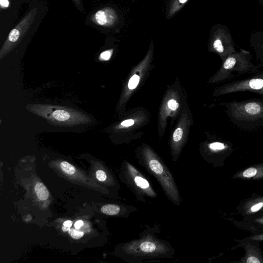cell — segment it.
<instances>
[{
    "label": "cell",
    "instance_id": "obj_1",
    "mask_svg": "<svg viewBox=\"0 0 263 263\" xmlns=\"http://www.w3.org/2000/svg\"><path fill=\"white\" fill-rule=\"evenodd\" d=\"M224 105L229 118L237 127L248 129L263 126V100H233Z\"/></svg>",
    "mask_w": 263,
    "mask_h": 263
},
{
    "label": "cell",
    "instance_id": "obj_2",
    "mask_svg": "<svg viewBox=\"0 0 263 263\" xmlns=\"http://www.w3.org/2000/svg\"><path fill=\"white\" fill-rule=\"evenodd\" d=\"M30 112L46 120L50 124L63 127H71L87 124L91 121L87 115L72 108L45 104H28Z\"/></svg>",
    "mask_w": 263,
    "mask_h": 263
},
{
    "label": "cell",
    "instance_id": "obj_3",
    "mask_svg": "<svg viewBox=\"0 0 263 263\" xmlns=\"http://www.w3.org/2000/svg\"><path fill=\"white\" fill-rule=\"evenodd\" d=\"M250 52L240 48L239 51L228 55L222 61L221 66L211 80L213 83L219 82L231 79L235 75L233 72L239 74L254 73L259 70L260 65H255L252 61Z\"/></svg>",
    "mask_w": 263,
    "mask_h": 263
},
{
    "label": "cell",
    "instance_id": "obj_4",
    "mask_svg": "<svg viewBox=\"0 0 263 263\" xmlns=\"http://www.w3.org/2000/svg\"><path fill=\"white\" fill-rule=\"evenodd\" d=\"M143 162L144 167L159 181L167 197L174 204L179 205V192L167 167L149 150L145 151Z\"/></svg>",
    "mask_w": 263,
    "mask_h": 263
},
{
    "label": "cell",
    "instance_id": "obj_5",
    "mask_svg": "<svg viewBox=\"0 0 263 263\" xmlns=\"http://www.w3.org/2000/svg\"><path fill=\"white\" fill-rule=\"evenodd\" d=\"M245 91H250L263 96V70H259L246 79L228 82L218 88L214 95L221 96Z\"/></svg>",
    "mask_w": 263,
    "mask_h": 263
},
{
    "label": "cell",
    "instance_id": "obj_6",
    "mask_svg": "<svg viewBox=\"0 0 263 263\" xmlns=\"http://www.w3.org/2000/svg\"><path fill=\"white\" fill-rule=\"evenodd\" d=\"M166 247L162 242L150 237L127 243L125 250L128 255L151 258L165 255L167 252Z\"/></svg>",
    "mask_w": 263,
    "mask_h": 263
},
{
    "label": "cell",
    "instance_id": "obj_7",
    "mask_svg": "<svg viewBox=\"0 0 263 263\" xmlns=\"http://www.w3.org/2000/svg\"><path fill=\"white\" fill-rule=\"evenodd\" d=\"M36 14V8L31 9L9 32L0 50V60L12 51L21 42L33 23Z\"/></svg>",
    "mask_w": 263,
    "mask_h": 263
},
{
    "label": "cell",
    "instance_id": "obj_8",
    "mask_svg": "<svg viewBox=\"0 0 263 263\" xmlns=\"http://www.w3.org/2000/svg\"><path fill=\"white\" fill-rule=\"evenodd\" d=\"M211 47L224 60L228 55L237 52L229 28L223 25H219L214 32Z\"/></svg>",
    "mask_w": 263,
    "mask_h": 263
},
{
    "label": "cell",
    "instance_id": "obj_9",
    "mask_svg": "<svg viewBox=\"0 0 263 263\" xmlns=\"http://www.w3.org/2000/svg\"><path fill=\"white\" fill-rule=\"evenodd\" d=\"M237 244L231 248L234 250L242 248L245 251L244 255L238 260L231 261L234 263H263V252L259 241L248 238L247 237L238 239H234Z\"/></svg>",
    "mask_w": 263,
    "mask_h": 263
},
{
    "label": "cell",
    "instance_id": "obj_10",
    "mask_svg": "<svg viewBox=\"0 0 263 263\" xmlns=\"http://www.w3.org/2000/svg\"><path fill=\"white\" fill-rule=\"evenodd\" d=\"M262 210L263 194L253 193L240 201L234 214L240 215L242 219H248L260 215Z\"/></svg>",
    "mask_w": 263,
    "mask_h": 263
},
{
    "label": "cell",
    "instance_id": "obj_11",
    "mask_svg": "<svg viewBox=\"0 0 263 263\" xmlns=\"http://www.w3.org/2000/svg\"><path fill=\"white\" fill-rule=\"evenodd\" d=\"M127 173V183L138 193L151 197H157V194L152 187L148 180L128 163L126 164Z\"/></svg>",
    "mask_w": 263,
    "mask_h": 263
},
{
    "label": "cell",
    "instance_id": "obj_12",
    "mask_svg": "<svg viewBox=\"0 0 263 263\" xmlns=\"http://www.w3.org/2000/svg\"><path fill=\"white\" fill-rule=\"evenodd\" d=\"M226 218L235 226L250 233L251 235L263 234V214L248 219H242V220H237L230 216Z\"/></svg>",
    "mask_w": 263,
    "mask_h": 263
},
{
    "label": "cell",
    "instance_id": "obj_13",
    "mask_svg": "<svg viewBox=\"0 0 263 263\" xmlns=\"http://www.w3.org/2000/svg\"><path fill=\"white\" fill-rule=\"evenodd\" d=\"M208 147L212 155L216 157L220 165L223 164L234 151L233 145L229 141H215L208 144Z\"/></svg>",
    "mask_w": 263,
    "mask_h": 263
},
{
    "label": "cell",
    "instance_id": "obj_14",
    "mask_svg": "<svg viewBox=\"0 0 263 263\" xmlns=\"http://www.w3.org/2000/svg\"><path fill=\"white\" fill-rule=\"evenodd\" d=\"M231 178L245 181L263 180V162L252 164L233 174Z\"/></svg>",
    "mask_w": 263,
    "mask_h": 263
},
{
    "label": "cell",
    "instance_id": "obj_15",
    "mask_svg": "<svg viewBox=\"0 0 263 263\" xmlns=\"http://www.w3.org/2000/svg\"><path fill=\"white\" fill-rule=\"evenodd\" d=\"M90 20L94 24L99 26H110L115 20V13L111 9L108 8L101 9L91 16Z\"/></svg>",
    "mask_w": 263,
    "mask_h": 263
},
{
    "label": "cell",
    "instance_id": "obj_16",
    "mask_svg": "<svg viewBox=\"0 0 263 263\" xmlns=\"http://www.w3.org/2000/svg\"><path fill=\"white\" fill-rule=\"evenodd\" d=\"M249 42L259 64L263 67V31H255L250 37Z\"/></svg>",
    "mask_w": 263,
    "mask_h": 263
},
{
    "label": "cell",
    "instance_id": "obj_17",
    "mask_svg": "<svg viewBox=\"0 0 263 263\" xmlns=\"http://www.w3.org/2000/svg\"><path fill=\"white\" fill-rule=\"evenodd\" d=\"M34 191L39 199L41 200H45L49 197L48 190L42 183L39 182L35 184Z\"/></svg>",
    "mask_w": 263,
    "mask_h": 263
},
{
    "label": "cell",
    "instance_id": "obj_18",
    "mask_svg": "<svg viewBox=\"0 0 263 263\" xmlns=\"http://www.w3.org/2000/svg\"><path fill=\"white\" fill-rule=\"evenodd\" d=\"M120 207L116 204H108L103 205L101 209V212L108 215H115L120 212Z\"/></svg>",
    "mask_w": 263,
    "mask_h": 263
},
{
    "label": "cell",
    "instance_id": "obj_19",
    "mask_svg": "<svg viewBox=\"0 0 263 263\" xmlns=\"http://www.w3.org/2000/svg\"><path fill=\"white\" fill-rule=\"evenodd\" d=\"M62 170L67 174L73 175L76 172V168L70 163L63 161L60 164Z\"/></svg>",
    "mask_w": 263,
    "mask_h": 263
},
{
    "label": "cell",
    "instance_id": "obj_20",
    "mask_svg": "<svg viewBox=\"0 0 263 263\" xmlns=\"http://www.w3.org/2000/svg\"><path fill=\"white\" fill-rule=\"evenodd\" d=\"M140 80L139 76L137 74H134L130 79L128 87L130 89H135L138 85Z\"/></svg>",
    "mask_w": 263,
    "mask_h": 263
},
{
    "label": "cell",
    "instance_id": "obj_21",
    "mask_svg": "<svg viewBox=\"0 0 263 263\" xmlns=\"http://www.w3.org/2000/svg\"><path fill=\"white\" fill-rule=\"evenodd\" d=\"M68 233L70 236L75 239H79L84 235V233L83 232L78 231L74 229H69Z\"/></svg>",
    "mask_w": 263,
    "mask_h": 263
},
{
    "label": "cell",
    "instance_id": "obj_22",
    "mask_svg": "<svg viewBox=\"0 0 263 263\" xmlns=\"http://www.w3.org/2000/svg\"><path fill=\"white\" fill-rule=\"evenodd\" d=\"M183 134L182 129L180 127L177 128L174 132L173 139L175 142H178L182 139Z\"/></svg>",
    "mask_w": 263,
    "mask_h": 263
},
{
    "label": "cell",
    "instance_id": "obj_23",
    "mask_svg": "<svg viewBox=\"0 0 263 263\" xmlns=\"http://www.w3.org/2000/svg\"><path fill=\"white\" fill-rule=\"evenodd\" d=\"M112 50H105L101 53L99 59L101 61H107L109 60L112 54Z\"/></svg>",
    "mask_w": 263,
    "mask_h": 263
},
{
    "label": "cell",
    "instance_id": "obj_24",
    "mask_svg": "<svg viewBox=\"0 0 263 263\" xmlns=\"http://www.w3.org/2000/svg\"><path fill=\"white\" fill-rule=\"evenodd\" d=\"M168 108L171 110H175L179 106L178 103L174 99L170 100L167 104Z\"/></svg>",
    "mask_w": 263,
    "mask_h": 263
},
{
    "label": "cell",
    "instance_id": "obj_25",
    "mask_svg": "<svg viewBox=\"0 0 263 263\" xmlns=\"http://www.w3.org/2000/svg\"><path fill=\"white\" fill-rule=\"evenodd\" d=\"M96 177L99 181H104L107 178V175L104 171L98 170L96 172Z\"/></svg>",
    "mask_w": 263,
    "mask_h": 263
},
{
    "label": "cell",
    "instance_id": "obj_26",
    "mask_svg": "<svg viewBox=\"0 0 263 263\" xmlns=\"http://www.w3.org/2000/svg\"><path fill=\"white\" fill-rule=\"evenodd\" d=\"M72 224V222L70 220L65 221L62 226V229L64 232L68 231Z\"/></svg>",
    "mask_w": 263,
    "mask_h": 263
},
{
    "label": "cell",
    "instance_id": "obj_27",
    "mask_svg": "<svg viewBox=\"0 0 263 263\" xmlns=\"http://www.w3.org/2000/svg\"><path fill=\"white\" fill-rule=\"evenodd\" d=\"M247 237L249 239L256 240L259 242H263V234L259 235H251Z\"/></svg>",
    "mask_w": 263,
    "mask_h": 263
},
{
    "label": "cell",
    "instance_id": "obj_28",
    "mask_svg": "<svg viewBox=\"0 0 263 263\" xmlns=\"http://www.w3.org/2000/svg\"><path fill=\"white\" fill-rule=\"evenodd\" d=\"M134 120L133 119H127L125 120H124L121 123V125L122 126H130L133 125L134 124Z\"/></svg>",
    "mask_w": 263,
    "mask_h": 263
},
{
    "label": "cell",
    "instance_id": "obj_29",
    "mask_svg": "<svg viewBox=\"0 0 263 263\" xmlns=\"http://www.w3.org/2000/svg\"><path fill=\"white\" fill-rule=\"evenodd\" d=\"M9 0H0V5L2 9L6 8L9 6Z\"/></svg>",
    "mask_w": 263,
    "mask_h": 263
},
{
    "label": "cell",
    "instance_id": "obj_30",
    "mask_svg": "<svg viewBox=\"0 0 263 263\" xmlns=\"http://www.w3.org/2000/svg\"><path fill=\"white\" fill-rule=\"evenodd\" d=\"M83 224V221L78 220L75 222L74 227L76 229H79Z\"/></svg>",
    "mask_w": 263,
    "mask_h": 263
},
{
    "label": "cell",
    "instance_id": "obj_31",
    "mask_svg": "<svg viewBox=\"0 0 263 263\" xmlns=\"http://www.w3.org/2000/svg\"><path fill=\"white\" fill-rule=\"evenodd\" d=\"M73 1L78 7H80L81 5V2L80 0H73Z\"/></svg>",
    "mask_w": 263,
    "mask_h": 263
},
{
    "label": "cell",
    "instance_id": "obj_32",
    "mask_svg": "<svg viewBox=\"0 0 263 263\" xmlns=\"http://www.w3.org/2000/svg\"><path fill=\"white\" fill-rule=\"evenodd\" d=\"M260 5L263 8V0H258Z\"/></svg>",
    "mask_w": 263,
    "mask_h": 263
},
{
    "label": "cell",
    "instance_id": "obj_33",
    "mask_svg": "<svg viewBox=\"0 0 263 263\" xmlns=\"http://www.w3.org/2000/svg\"><path fill=\"white\" fill-rule=\"evenodd\" d=\"M179 2L182 4L185 3L187 1V0H179Z\"/></svg>",
    "mask_w": 263,
    "mask_h": 263
},
{
    "label": "cell",
    "instance_id": "obj_34",
    "mask_svg": "<svg viewBox=\"0 0 263 263\" xmlns=\"http://www.w3.org/2000/svg\"><path fill=\"white\" fill-rule=\"evenodd\" d=\"M263 214V210H262L260 215ZM259 216V215H258Z\"/></svg>",
    "mask_w": 263,
    "mask_h": 263
}]
</instances>
